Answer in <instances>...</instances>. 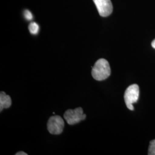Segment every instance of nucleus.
I'll use <instances>...</instances> for the list:
<instances>
[{
	"mask_svg": "<svg viewBox=\"0 0 155 155\" xmlns=\"http://www.w3.org/2000/svg\"><path fill=\"white\" fill-rule=\"evenodd\" d=\"M139 86L136 84L129 86L126 90L124 94V100L126 105L129 110H134L133 104L139 100Z\"/></svg>",
	"mask_w": 155,
	"mask_h": 155,
	"instance_id": "f03ea898",
	"label": "nucleus"
},
{
	"mask_svg": "<svg viewBox=\"0 0 155 155\" xmlns=\"http://www.w3.org/2000/svg\"><path fill=\"white\" fill-rule=\"evenodd\" d=\"M110 67L109 62L105 59H100L92 67L91 75L96 81H104L110 75Z\"/></svg>",
	"mask_w": 155,
	"mask_h": 155,
	"instance_id": "f257e3e1",
	"label": "nucleus"
},
{
	"mask_svg": "<svg viewBox=\"0 0 155 155\" xmlns=\"http://www.w3.org/2000/svg\"><path fill=\"white\" fill-rule=\"evenodd\" d=\"M148 154L149 155H155V139L150 142Z\"/></svg>",
	"mask_w": 155,
	"mask_h": 155,
	"instance_id": "6e6552de",
	"label": "nucleus"
},
{
	"mask_svg": "<svg viewBox=\"0 0 155 155\" xmlns=\"http://www.w3.org/2000/svg\"><path fill=\"white\" fill-rule=\"evenodd\" d=\"M100 16L107 17L113 12V5L110 0H93Z\"/></svg>",
	"mask_w": 155,
	"mask_h": 155,
	"instance_id": "39448f33",
	"label": "nucleus"
},
{
	"mask_svg": "<svg viewBox=\"0 0 155 155\" xmlns=\"http://www.w3.org/2000/svg\"><path fill=\"white\" fill-rule=\"evenodd\" d=\"M12 100L11 97L5 94V92L1 91L0 94V111L4 109H8L11 107Z\"/></svg>",
	"mask_w": 155,
	"mask_h": 155,
	"instance_id": "423d86ee",
	"label": "nucleus"
},
{
	"mask_svg": "<svg viewBox=\"0 0 155 155\" xmlns=\"http://www.w3.org/2000/svg\"><path fill=\"white\" fill-rule=\"evenodd\" d=\"M24 17L25 18V19H27V20H32L33 18V15L32 14V13L28 10H25L24 12Z\"/></svg>",
	"mask_w": 155,
	"mask_h": 155,
	"instance_id": "1a4fd4ad",
	"label": "nucleus"
},
{
	"mask_svg": "<svg viewBox=\"0 0 155 155\" xmlns=\"http://www.w3.org/2000/svg\"><path fill=\"white\" fill-rule=\"evenodd\" d=\"M86 115L83 114V109L81 107L75 109H68L64 114V118L69 125H74L84 120Z\"/></svg>",
	"mask_w": 155,
	"mask_h": 155,
	"instance_id": "7ed1b4c3",
	"label": "nucleus"
},
{
	"mask_svg": "<svg viewBox=\"0 0 155 155\" xmlns=\"http://www.w3.org/2000/svg\"><path fill=\"white\" fill-rule=\"evenodd\" d=\"M152 47H153V48H155V39L152 41Z\"/></svg>",
	"mask_w": 155,
	"mask_h": 155,
	"instance_id": "9b49d317",
	"label": "nucleus"
},
{
	"mask_svg": "<svg viewBox=\"0 0 155 155\" xmlns=\"http://www.w3.org/2000/svg\"><path fill=\"white\" fill-rule=\"evenodd\" d=\"M16 155H27V153L24 152H18L16 153Z\"/></svg>",
	"mask_w": 155,
	"mask_h": 155,
	"instance_id": "9d476101",
	"label": "nucleus"
},
{
	"mask_svg": "<svg viewBox=\"0 0 155 155\" xmlns=\"http://www.w3.org/2000/svg\"><path fill=\"white\" fill-rule=\"evenodd\" d=\"M64 127V122L59 116L51 117L47 122V129L52 134H60L63 132Z\"/></svg>",
	"mask_w": 155,
	"mask_h": 155,
	"instance_id": "20e7f679",
	"label": "nucleus"
},
{
	"mask_svg": "<svg viewBox=\"0 0 155 155\" xmlns=\"http://www.w3.org/2000/svg\"><path fill=\"white\" fill-rule=\"evenodd\" d=\"M30 33L32 35H36L39 33V26L36 22H31L28 27Z\"/></svg>",
	"mask_w": 155,
	"mask_h": 155,
	"instance_id": "0eeeda50",
	"label": "nucleus"
}]
</instances>
